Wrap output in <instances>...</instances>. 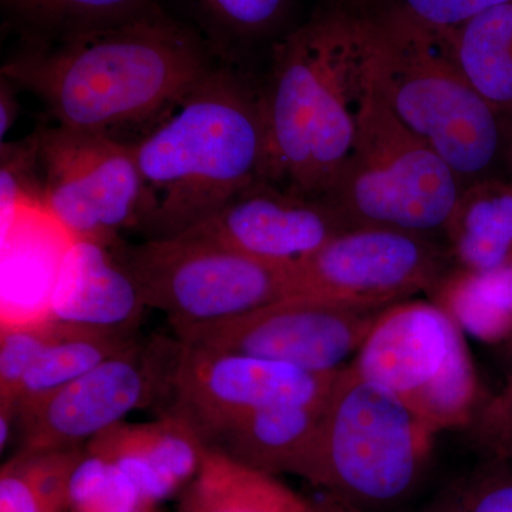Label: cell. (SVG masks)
<instances>
[{"label":"cell","instance_id":"obj_15","mask_svg":"<svg viewBox=\"0 0 512 512\" xmlns=\"http://www.w3.org/2000/svg\"><path fill=\"white\" fill-rule=\"evenodd\" d=\"M147 306L113 247L73 239L60 264L47 316L74 328L136 333Z\"/></svg>","mask_w":512,"mask_h":512},{"label":"cell","instance_id":"obj_17","mask_svg":"<svg viewBox=\"0 0 512 512\" xmlns=\"http://www.w3.org/2000/svg\"><path fill=\"white\" fill-rule=\"evenodd\" d=\"M326 400L249 413L214 431L208 447L262 473L305 478Z\"/></svg>","mask_w":512,"mask_h":512},{"label":"cell","instance_id":"obj_20","mask_svg":"<svg viewBox=\"0 0 512 512\" xmlns=\"http://www.w3.org/2000/svg\"><path fill=\"white\" fill-rule=\"evenodd\" d=\"M137 342L136 333L97 332L64 325L62 335L42 353L20 383L12 403L15 420L56 390Z\"/></svg>","mask_w":512,"mask_h":512},{"label":"cell","instance_id":"obj_1","mask_svg":"<svg viewBox=\"0 0 512 512\" xmlns=\"http://www.w3.org/2000/svg\"><path fill=\"white\" fill-rule=\"evenodd\" d=\"M211 69L197 37L153 6L35 36L3 64L2 77L42 101L57 126L123 141Z\"/></svg>","mask_w":512,"mask_h":512},{"label":"cell","instance_id":"obj_25","mask_svg":"<svg viewBox=\"0 0 512 512\" xmlns=\"http://www.w3.org/2000/svg\"><path fill=\"white\" fill-rule=\"evenodd\" d=\"M64 329L50 318L3 322L0 332V410L13 413L20 383ZM15 416V414H13Z\"/></svg>","mask_w":512,"mask_h":512},{"label":"cell","instance_id":"obj_10","mask_svg":"<svg viewBox=\"0 0 512 512\" xmlns=\"http://www.w3.org/2000/svg\"><path fill=\"white\" fill-rule=\"evenodd\" d=\"M338 372L320 375L177 339L165 346L161 394L168 406L163 413L190 421L207 443L214 431L249 413L325 402Z\"/></svg>","mask_w":512,"mask_h":512},{"label":"cell","instance_id":"obj_14","mask_svg":"<svg viewBox=\"0 0 512 512\" xmlns=\"http://www.w3.org/2000/svg\"><path fill=\"white\" fill-rule=\"evenodd\" d=\"M348 228L352 227L329 202L258 178L181 234L291 269Z\"/></svg>","mask_w":512,"mask_h":512},{"label":"cell","instance_id":"obj_2","mask_svg":"<svg viewBox=\"0 0 512 512\" xmlns=\"http://www.w3.org/2000/svg\"><path fill=\"white\" fill-rule=\"evenodd\" d=\"M372 36L369 10L335 0L276 43L261 90L264 180L328 197L355 141Z\"/></svg>","mask_w":512,"mask_h":512},{"label":"cell","instance_id":"obj_13","mask_svg":"<svg viewBox=\"0 0 512 512\" xmlns=\"http://www.w3.org/2000/svg\"><path fill=\"white\" fill-rule=\"evenodd\" d=\"M164 350L140 342L66 384L16 417L23 451L86 447L101 433L161 396Z\"/></svg>","mask_w":512,"mask_h":512},{"label":"cell","instance_id":"obj_9","mask_svg":"<svg viewBox=\"0 0 512 512\" xmlns=\"http://www.w3.org/2000/svg\"><path fill=\"white\" fill-rule=\"evenodd\" d=\"M42 205L73 239L114 247L136 229L141 180L133 144L62 126L36 131Z\"/></svg>","mask_w":512,"mask_h":512},{"label":"cell","instance_id":"obj_21","mask_svg":"<svg viewBox=\"0 0 512 512\" xmlns=\"http://www.w3.org/2000/svg\"><path fill=\"white\" fill-rule=\"evenodd\" d=\"M447 35L477 92L500 113L511 116L512 3L487 10Z\"/></svg>","mask_w":512,"mask_h":512},{"label":"cell","instance_id":"obj_8","mask_svg":"<svg viewBox=\"0 0 512 512\" xmlns=\"http://www.w3.org/2000/svg\"><path fill=\"white\" fill-rule=\"evenodd\" d=\"M147 308L180 330L221 322L289 295V269L217 242L178 234L121 251Z\"/></svg>","mask_w":512,"mask_h":512},{"label":"cell","instance_id":"obj_33","mask_svg":"<svg viewBox=\"0 0 512 512\" xmlns=\"http://www.w3.org/2000/svg\"><path fill=\"white\" fill-rule=\"evenodd\" d=\"M322 512H367L360 510V508L353 507V505L342 503V501L335 500V498L328 497L323 503H319ZM447 512V511H443Z\"/></svg>","mask_w":512,"mask_h":512},{"label":"cell","instance_id":"obj_27","mask_svg":"<svg viewBox=\"0 0 512 512\" xmlns=\"http://www.w3.org/2000/svg\"><path fill=\"white\" fill-rule=\"evenodd\" d=\"M375 0H372V3ZM512 0H380L373 10L392 13L420 28L448 32Z\"/></svg>","mask_w":512,"mask_h":512},{"label":"cell","instance_id":"obj_34","mask_svg":"<svg viewBox=\"0 0 512 512\" xmlns=\"http://www.w3.org/2000/svg\"><path fill=\"white\" fill-rule=\"evenodd\" d=\"M340 2L346 3V5L352 6V8L369 10L372 5V0H340Z\"/></svg>","mask_w":512,"mask_h":512},{"label":"cell","instance_id":"obj_22","mask_svg":"<svg viewBox=\"0 0 512 512\" xmlns=\"http://www.w3.org/2000/svg\"><path fill=\"white\" fill-rule=\"evenodd\" d=\"M433 302L474 338L505 340L512 328V272H478L454 264L434 286Z\"/></svg>","mask_w":512,"mask_h":512},{"label":"cell","instance_id":"obj_32","mask_svg":"<svg viewBox=\"0 0 512 512\" xmlns=\"http://www.w3.org/2000/svg\"><path fill=\"white\" fill-rule=\"evenodd\" d=\"M2 92H0V137L2 143L5 141L6 134L9 133L10 128L15 124L16 117H18V103H16L15 93L16 89L9 80L2 77Z\"/></svg>","mask_w":512,"mask_h":512},{"label":"cell","instance_id":"obj_35","mask_svg":"<svg viewBox=\"0 0 512 512\" xmlns=\"http://www.w3.org/2000/svg\"><path fill=\"white\" fill-rule=\"evenodd\" d=\"M504 342H505V348H507L508 357H510L511 365H512V328L510 330V333H508L507 338H505ZM511 372H512V366H511Z\"/></svg>","mask_w":512,"mask_h":512},{"label":"cell","instance_id":"obj_3","mask_svg":"<svg viewBox=\"0 0 512 512\" xmlns=\"http://www.w3.org/2000/svg\"><path fill=\"white\" fill-rule=\"evenodd\" d=\"M130 144L141 180L136 231L144 239L181 234L262 178L261 92L212 67Z\"/></svg>","mask_w":512,"mask_h":512},{"label":"cell","instance_id":"obj_19","mask_svg":"<svg viewBox=\"0 0 512 512\" xmlns=\"http://www.w3.org/2000/svg\"><path fill=\"white\" fill-rule=\"evenodd\" d=\"M454 264L478 272H512V183L467 185L446 232Z\"/></svg>","mask_w":512,"mask_h":512},{"label":"cell","instance_id":"obj_18","mask_svg":"<svg viewBox=\"0 0 512 512\" xmlns=\"http://www.w3.org/2000/svg\"><path fill=\"white\" fill-rule=\"evenodd\" d=\"M175 512H322L272 474L210 448L200 473L178 495Z\"/></svg>","mask_w":512,"mask_h":512},{"label":"cell","instance_id":"obj_30","mask_svg":"<svg viewBox=\"0 0 512 512\" xmlns=\"http://www.w3.org/2000/svg\"><path fill=\"white\" fill-rule=\"evenodd\" d=\"M447 512H512V463H495Z\"/></svg>","mask_w":512,"mask_h":512},{"label":"cell","instance_id":"obj_29","mask_svg":"<svg viewBox=\"0 0 512 512\" xmlns=\"http://www.w3.org/2000/svg\"><path fill=\"white\" fill-rule=\"evenodd\" d=\"M476 440L494 463H512V372L507 383L474 417Z\"/></svg>","mask_w":512,"mask_h":512},{"label":"cell","instance_id":"obj_31","mask_svg":"<svg viewBox=\"0 0 512 512\" xmlns=\"http://www.w3.org/2000/svg\"><path fill=\"white\" fill-rule=\"evenodd\" d=\"M0 512H55L29 480L18 457L0 470Z\"/></svg>","mask_w":512,"mask_h":512},{"label":"cell","instance_id":"obj_12","mask_svg":"<svg viewBox=\"0 0 512 512\" xmlns=\"http://www.w3.org/2000/svg\"><path fill=\"white\" fill-rule=\"evenodd\" d=\"M448 248L436 239L379 227H352L289 269V295L387 308L433 291L450 271ZM288 295V296H289Z\"/></svg>","mask_w":512,"mask_h":512},{"label":"cell","instance_id":"obj_28","mask_svg":"<svg viewBox=\"0 0 512 512\" xmlns=\"http://www.w3.org/2000/svg\"><path fill=\"white\" fill-rule=\"evenodd\" d=\"M291 0H201L212 18L235 35L256 37L274 29Z\"/></svg>","mask_w":512,"mask_h":512},{"label":"cell","instance_id":"obj_6","mask_svg":"<svg viewBox=\"0 0 512 512\" xmlns=\"http://www.w3.org/2000/svg\"><path fill=\"white\" fill-rule=\"evenodd\" d=\"M466 185L387 106L370 79L348 160L325 198L349 227L446 238Z\"/></svg>","mask_w":512,"mask_h":512},{"label":"cell","instance_id":"obj_24","mask_svg":"<svg viewBox=\"0 0 512 512\" xmlns=\"http://www.w3.org/2000/svg\"><path fill=\"white\" fill-rule=\"evenodd\" d=\"M16 18L39 29L36 36L113 22L153 8L151 0H2Z\"/></svg>","mask_w":512,"mask_h":512},{"label":"cell","instance_id":"obj_16","mask_svg":"<svg viewBox=\"0 0 512 512\" xmlns=\"http://www.w3.org/2000/svg\"><path fill=\"white\" fill-rule=\"evenodd\" d=\"M86 447L109 458L156 505L183 493L210 450L200 431L173 413L150 423L121 421Z\"/></svg>","mask_w":512,"mask_h":512},{"label":"cell","instance_id":"obj_11","mask_svg":"<svg viewBox=\"0 0 512 512\" xmlns=\"http://www.w3.org/2000/svg\"><path fill=\"white\" fill-rule=\"evenodd\" d=\"M384 309L289 295L237 318L175 330V335L201 348L328 375L349 365Z\"/></svg>","mask_w":512,"mask_h":512},{"label":"cell","instance_id":"obj_36","mask_svg":"<svg viewBox=\"0 0 512 512\" xmlns=\"http://www.w3.org/2000/svg\"><path fill=\"white\" fill-rule=\"evenodd\" d=\"M510 117V153L512 151V114L511 116H508Z\"/></svg>","mask_w":512,"mask_h":512},{"label":"cell","instance_id":"obj_37","mask_svg":"<svg viewBox=\"0 0 512 512\" xmlns=\"http://www.w3.org/2000/svg\"><path fill=\"white\" fill-rule=\"evenodd\" d=\"M508 165H510V173H511L510 181L512 183V151L510 153V157H508Z\"/></svg>","mask_w":512,"mask_h":512},{"label":"cell","instance_id":"obj_26","mask_svg":"<svg viewBox=\"0 0 512 512\" xmlns=\"http://www.w3.org/2000/svg\"><path fill=\"white\" fill-rule=\"evenodd\" d=\"M42 195V174L37 154L36 133L16 143H2V222L9 220L20 208L43 207Z\"/></svg>","mask_w":512,"mask_h":512},{"label":"cell","instance_id":"obj_4","mask_svg":"<svg viewBox=\"0 0 512 512\" xmlns=\"http://www.w3.org/2000/svg\"><path fill=\"white\" fill-rule=\"evenodd\" d=\"M373 19L370 79L387 106L463 184L500 178L510 157V117L467 79L447 32L420 28L382 10Z\"/></svg>","mask_w":512,"mask_h":512},{"label":"cell","instance_id":"obj_23","mask_svg":"<svg viewBox=\"0 0 512 512\" xmlns=\"http://www.w3.org/2000/svg\"><path fill=\"white\" fill-rule=\"evenodd\" d=\"M69 512H160L109 458L86 447L70 487Z\"/></svg>","mask_w":512,"mask_h":512},{"label":"cell","instance_id":"obj_5","mask_svg":"<svg viewBox=\"0 0 512 512\" xmlns=\"http://www.w3.org/2000/svg\"><path fill=\"white\" fill-rule=\"evenodd\" d=\"M436 434L349 363L326 400L305 480L360 510L399 503L423 476Z\"/></svg>","mask_w":512,"mask_h":512},{"label":"cell","instance_id":"obj_7","mask_svg":"<svg viewBox=\"0 0 512 512\" xmlns=\"http://www.w3.org/2000/svg\"><path fill=\"white\" fill-rule=\"evenodd\" d=\"M350 365L436 431L473 423L478 379L464 332L433 301L384 309Z\"/></svg>","mask_w":512,"mask_h":512}]
</instances>
